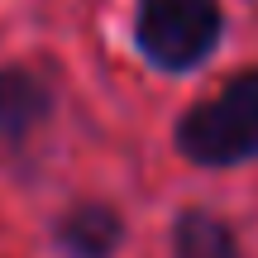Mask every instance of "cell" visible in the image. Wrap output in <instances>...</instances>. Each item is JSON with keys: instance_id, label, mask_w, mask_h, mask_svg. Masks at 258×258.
<instances>
[{"instance_id": "obj_1", "label": "cell", "mask_w": 258, "mask_h": 258, "mask_svg": "<svg viewBox=\"0 0 258 258\" xmlns=\"http://www.w3.org/2000/svg\"><path fill=\"white\" fill-rule=\"evenodd\" d=\"M177 148L201 167H234L258 158V72H239L177 124Z\"/></svg>"}, {"instance_id": "obj_5", "label": "cell", "mask_w": 258, "mask_h": 258, "mask_svg": "<svg viewBox=\"0 0 258 258\" xmlns=\"http://www.w3.org/2000/svg\"><path fill=\"white\" fill-rule=\"evenodd\" d=\"M172 258H239V239L220 215L182 211L172 225Z\"/></svg>"}, {"instance_id": "obj_2", "label": "cell", "mask_w": 258, "mask_h": 258, "mask_svg": "<svg viewBox=\"0 0 258 258\" xmlns=\"http://www.w3.org/2000/svg\"><path fill=\"white\" fill-rule=\"evenodd\" d=\"M220 5L215 0H139L134 43L163 72H191L220 43Z\"/></svg>"}, {"instance_id": "obj_4", "label": "cell", "mask_w": 258, "mask_h": 258, "mask_svg": "<svg viewBox=\"0 0 258 258\" xmlns=\"http://www.w3.org/2000/svg\"><path fill=\"white\" fill-rule=\"evenodd\" d=\"M53 115V91L24 67H0V144H24Z\"/></svg>"}, {"instance_id": "obj_3", "label": "cell", "mask_w": 258, "mask_h": 258, "mask_svg": "<svg viewBox=\"0 0 258 258\" xmlns=\"http://www.w3.org/2000/svg\"><path fill=\"white\" fill-rule=\"evenodd\" d=\"M53 244L67 258H115V249L124 244V220L120 211H110L101 201H82L57 215Z\"/></svg>"}]
</instances>
